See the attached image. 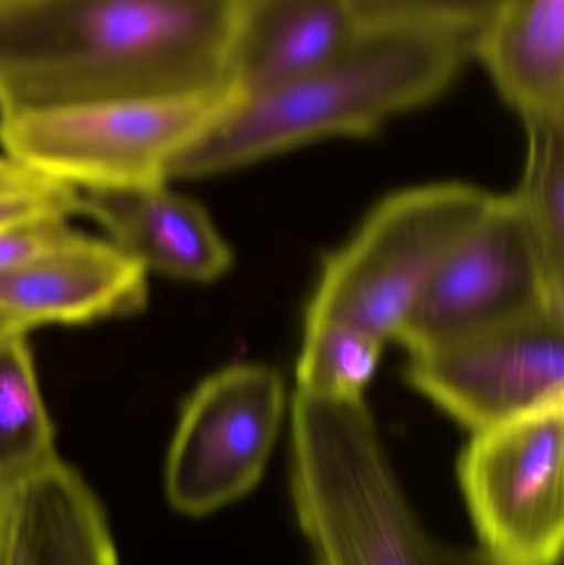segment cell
<instances>
[{
    "label": "cell",
    "mask_w": 564,
    "mask_h": 565,
    "mask_svg": "<svg viewBox=\"0 0 564 565\" xmlns=\"http://www.w3.org/2000/svg\"><path fill=\"white\" fill-rule=\"evenodd\" d=\"M78 214L105 228L109 242L135 258L148 274L171 280L209 282L232 265V252L205 209L168 188L79 191Z\"/></svg>",
    "instance_id": "8fae6325"
},
{
    "label": "cell",
    "mask_w": 564,
    "mask_h": 565,
    "mask_svg": "<svg viewBox=\"0 0 564 565\" xmlns=\"http://www.w3.org/2000/svg\"><path fill=\"white\" fill-rule=\"evenodd\" d=\"M241 0H0V118L228 95Z\"/></svg>",
    "instance_id": "6da1fadb"
},
{
    "label": "cell",
    "mask_w": 564,
    "mask_h": 565,
    "mask_svg": "<svg viewBox=\"0 0 564 565\" xmlns=\"http://www.w3.org/2000/svg\"><path fill=\"white\" fill-rule=\"evenodd\" d=\"M228 96V95H227ZM222 98L132 99L0 118L3 154L75 191L168 182Z\"/></svg>",
    "instance_id": "5b68a950"
},
{
    "label": "cell",
    "mask_w": 564,
    "mask_h": 565,
    "mask_svg": "<svg viewBox=\"0 0 564 565\" xmlns=\"http://www.w3.org/2000/svg\"><path fill=\"white\" fill-rule=\"evenodd\" d=\"M529 151L515 195L550 282L564 296V121L526 125Z\"/></svg>",
    "instance_id": "e0dca14e"
},
{
    "label": "cell",
    "mask_w": 564,
    "mask_h": 565,
    "mask_svg": "<svg viewBox=\"0 0 564 565\" xmlns=\"http://www.w3.org/2000/svg\"><path fill=\"white\" fill-rule=\"evenodd\" d=\"M437 565H496L490 563L479 550L469 547L446 546L437 543Z\"/></svg>",
    "instance_id": "44dd1931"
},
{
    "label": "cell",
    "mask_w": 564,
    "mask_h": 565,
    "mask_svg": "<svg viewBox=\"0 0 564 565\" xmlns=\"http://www.w3.org/2000/svg\"><path fill=\"white\" fill-rule=\"evenodd\" d=\"M564 402L473 431L460 454V488L496 565H562Z\"/></svg>",
    "instance_id": "8992f818"
},
{
    "label": "cell",
    "mask_w": 564,
    "mask_h": 565,
    "mask_svg": "<svg viewBox=\"0 0 564 565\" xmlns=\"http://www.w3.org/2000/svg\"><path fill=\"white\" fill-rule=\"evenodd\" d=\"M285 414L280 374L234 364L209 375L182 408L166 460V494L205 516L251 493L264 477Z\"/></svg>",
    "instance_id": "52a82bcc"
},
{
    "label": "cell",
    "mask_w": 564,
    "mask_h": 565,
    "mask_svg": "<svg viewBox=\"0 0 564 565\" xmlns=\"http://www.w3.org/2000/svg\"><path fill=\"white\" fill-rule=\"evenodd\" d=\"M386 341L337 318H305L297 391L333 401H364Z\"/></svg>",
    "instance_id": "2e32d148"
},
{
    "label": "cell",
    "mask_w": 564,
    "mask_h": 565,
    "mask_svg": "<svg viewBox=\"0 0 564 565\" xmlns=\"http://www.w3.org/2000/svg\"><path fill=\"white\" fill-rule=\"evenodd\" d=\"M470 52L525 126L564 121V0H507Z\"/></svg>",
    "instance_id": "5bb4252c"
},
{
    "label": "cell",
    "mask_w": 564,
    "mask_h": 565,
    "mask_svg": "<svg viewBox=\"0 0 564 565\" xmlns=\"http://www.w3.org/2000/svg\"><path fill=\"white\" fill-rule=\"evenodd\" d=\"M364 25L403 26L472 36L507 0H354Z\"/></svg>",
    "instance_id": "ac0fdd59"
},
{
    "label": "cell",
    "mask_w": 564,
    "mask_h": 565,
    "mask_svg": "<svg viewBox=\"0 0 564 565\" xmlns=\"http://www.w3.org/2000/svg\"><path fill=\"white\" fill-rule=\"evenodd\" d=\"M492 194L440 182L384 199L357 234L323 260L305 318H337L396 339L449 252Z\"/></svg>",
    "instance_id": "277c9868"
},
{
    "label": "cell",
    "mask_w": 564,
    "mask_h": 565,
    "mask_svg": "<svg viewBox=\"0 0 564 565\" xmlns=\"http://www.w3.org/2000/svg\"><path fill=\"white\" fill-rule=\"evenodd\" d=\"M290 491L315 565H437L364 401L295 391Z\"/></svg>",
    "instance_id": "3957f363"
},
{
    "label": "cell",
    "mask_w": 564,
    "mask_h": 565,
    "mask_svg": "<svg viewBox=\"0 0 564 565\" xmlns=\"http://www.w3.org/2000/svg\"><path fill=\"white\" fill-rule=\"evenodd\" d=\"M406 379L472 434L562 404L564 309H536L413 352Z\"/></svg>",
    "instance_id": "9c48e42d"
},
{
    "label": "cell",
    "mask_w": 564,
    "mask_h": 565,
    "mask_svg": "<svg viewBox=\"0 0 564 565\" xmlns=\"http://www.w3.org/2000/svg\"><path fill=\"white\" fill-rule=\"evenodd\" d=\"M78 211V191L0 154V227L33 218H70Z\"/></svg>",
    "instance_id": "d6986e66"
},
{
    "label": "cell",
    "mask_w": 564,
    "mask_h": 565,
    "mask_svg": "<svg viewBox=\"0 0 564 565\" xmlns=\"http://www.w3.org/2000/svg\"><path fill=\"white\" fill-rule=\"evenodd\" d=\"M68 218L46 217L0 227V275L19 270L78 235Z\"/></svg>",
    "instance_id": "ffe728a7"
},
{
    "label": "cell",
    "mask_w": 564,
    "mask_h": 565,
    "mask_svg": "<svg viewBox=\"0 0 564 565\" xmlns=\"http://www.w3.org/2000/svg\"><path fill=\"white\" fill-rule=\"evenodd\" d=\"M470 45L450 33L364 25L343 52L304 75L228 95L175 156L168 181L224 174L321 139L374 135L443 96Z\"/></svg>",
    "instance_id": "7a4b0ae2"
},
{
    "label": "cell",
    "mask_w": 564,
    "mask_h": 565,
    "mask_svg": "<svg viewBox=\"0 0 564 565\" xmlns=\"http://www.w3.org/2000/svg\"><path fill=\"white\" fill-rule=\"evenodd\" d=\"M542 308L564 309L515 195L486 212L444 258L394 341L409 354L506 324Z\"/></svg>",
    "instance_id": "ba28073f"
},
{
    "label": "cell",
    "mask_w": 564,
    "mask_h": 565,
    "mask_svg": "<svg viewBox=\"0 0 564 565\" xmlns=\"http://www.w3.org/2000/svg\"><path fill=\"white\" fill-rule=\"evenodd\" d=\"M148 275L113 242L78 234L0 275V309L29 329L126 318L148 305Z\"/></svg>",
    "instance_id": "30bf717a"
},
{
    "label": "cell",
    "mask_w": 564,
    "mask_h": 565,
    "mask_svg": "<svg viewBox=\"0 0 564 565\" xmlns=\"http://www.w3.org/2000/svg\"><path fill=\"white\" fill-rule=\"evenodd\" d=\"M3 504H0V565H2V553H3Z\"/></svg>",
    "instance_id": "603a6c76"
},
{
    "label": "cell",
    "mask_w": 564,
    "mask_h": 565,
    "mask_svg": "<svg viewBox=\"0 0 564 565\" xmlns=\"http://www.w3.org/2000/svg\"><path fill=\"white\" fill-rule=\"evenodd\" d=\"M2 565H118L105 511L68 465L3 504Z\"/></svg>",
    "instance_id": "4fadbf2b"
},
{
    "label": "cell",
    "mask_w": 564,
    "mask_h": 565,
    "mask_svg": "<svg viewBox=\"0 0 564 565\" xmlns=\"http://www.w3.org/2000/svg\"><path fill=\"white\" fill-rule=\"evenodd\" d=\"M17 329H23V331H30L23 322H20L19 319L10 316L9 312L2 311L0 309V335L6 334V332L17 331Z\"/></svg>",
    "instance_id": "7402d4cb"
},
{
    "label": "cell",
    "mask_w": 564,
    "mask_h": 565,
    "mask_svg": "<svg viewBox=\"0 0 564 565\" xmlns=\"http://www.w3.org/2000/svg\"><path fill=\"white\" fill-rule=\"evenodd\" d=\"M26 335H0V504L62 461Z\"/></svg>",
    "instance_id": "9a60e30c"
},
{
    "label": "cell",
    "mask_w": 564,
    "mask_h": 565,
    "mask_svg": "<svg viewBox=\"0 0 564 565\" xmlns=\"http://www.w3.org/2000/svg\"><path fill=\"white\" fill-rule=\"evenodd\" d=\"M363 29L354 0H241L228 95L304 75L343 52Z\"/></svg>",
    "instance_id": "7c38bea8"
}]
</instances>
